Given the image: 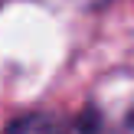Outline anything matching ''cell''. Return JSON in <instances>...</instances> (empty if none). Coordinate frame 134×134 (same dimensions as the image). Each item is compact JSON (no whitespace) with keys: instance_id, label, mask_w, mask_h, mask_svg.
Listing matches in <instances>:
<instances>
[{"instance_id":"obj_1","label":"cell","mask_w":134,"mask_h":134,"mask_svg":"<svg viewBox=\"0 0 134 134\" xmlns=\"http://www.w3.org/2000/svg\"><path fill=\"white\" fill-rule=\"evenodd\" d=\"M7 134H65V124L56 115H23L7 128Z\"/></svg>"},{"instance_id":"obj_2","label":"cell","mask_w":134,"mask_h":134,"mask_svg":"<svg viewBox=\"0 0 134 134\" xmlns=\"http://www.w3.org/2000/svg\"><path fill=\"white\" fill-rule=\"evenodd\" d=\"M131 124H134V115H131Z\"/></svg>"}]
</instances>
